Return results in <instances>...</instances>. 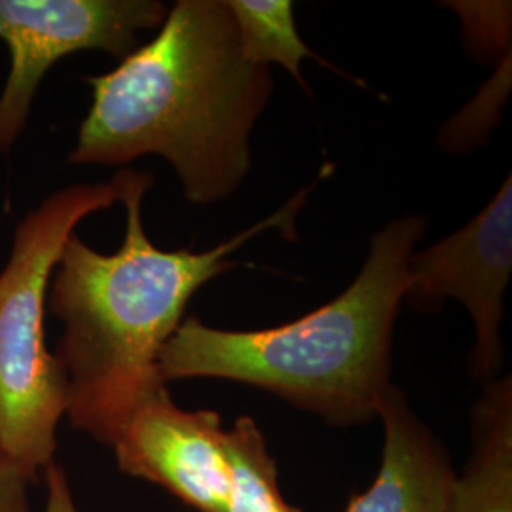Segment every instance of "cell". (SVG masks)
Segmentation results:
<instances>
[{
  "mask_svg": "<svg viewBox=\"0 0 512 512\" xmlns=\"http://www.w3.org/2000/svg\"><path fill=\"white\" fill-rule=\"evenodd\" d=\"M86 82L92 105L67 162L160 156L192 205L224 202L247 179L251 135L274 93L270 67L241 54L224 0H177L156 37Z\"/></svg>",
  "mask_w": 512,
  "mask_h": 512,
  "instance_id": "cell-1",
  "label": "cell"
},
{
  "mask_svg": "<svg viewBox=\"0 0 512 512\" xmlns=\"http://www.w3.org/2000/svg\"><path fill=\"white\" fill-rule=\"evenodd\" d=\"M126 207L120 249L105 255L74 234L55 266L48 306L63 323L55 359L67 382V418L74 429L109 444L129 412L167 387L160 353L184 321L190 298L213 277L236 268L230 256L268 230L296 239L294 222L315 184L279 211L202 253L165 251L145 230L143 200L154 177L122 169L112 179Z\"/></svg>",
  "mask_w": 512,
  "mask_h": 512,
  "instance_id": "cell-2",
  "label": "cell"
},
{
  "mask_svg": "<svg viewBox=\"0 0 512 512\" xmlns=\"http://www.w3.org/2000/svg\"><path fill=\"white\" fill-rule=\"evenodd\" d=\"M420 215L391 219L370 239L359 275L329 304L262 330L215 329L188 317L160 353L165 384L217 378L253 385L334 427L378 420L391 384L395 325L408 258L427 232Z\"/></svg>",
  "mask_w": 512,
  "mask_h": 512,
  "instance_id": "cell-3",
  "label": "cell"
},
{
  "mask_svg": "<svg viewBox=\"0 0 512 512\" xmlns=\"http://www.w3.org/2000/svg\"><path fill=\"white\" fill-rule=\"evenodd\" d=\"M118 202L114 181L55 190L19 220L0 272V458L31 482L54 463L67 382L46 348V302L55 266L82 220Z\"/></svg>",
  "mask_w": 512,
  "mask_h": 512,
  "instance_id": "cell-4",
  "label": "cell"
},
{
  "mask_svg": "<svg viewBox=\"0 0 512 512\" xmlns=\"http://www.w3.org/2000/svg\"><path fill=\"white\" fill-rule=\"evenodd\" d=\"M160 0H0V40L10 73L0 93V156L18 143L42 78L67 55L97 50L120 61L139 33L160 29Z\"/></svg>",
  "mask_w": 512,
  "mask_h": 512,
  "instance_id": "cell-5",
  "label": "cell"
},
{
  "mask_svg": "<svg viewBox=\"0 0 512 512\" xmlns=\"http://www.w3.org/2000/svg\"><path fill=\"white\" fill-rule=\"evenodd\" d=\"M511 274V175L475 219L408 258L404 302L410 310L431 315L446 300H458L469 311L475 325L469 372L478 384L503 376L501 323Z\"/></svg>",
  "mask_w": 512,
  "mask_h": 512,
  "instance_id": "cell-6",
  "label": "cell"
},
{
  "mask_svg": "<svg viewBox=\"0 0 512 512\" xmlns=\"http://www.w3.org/2000/svg\"><path fill=\"white\" fill-rule=\"evenodd\" d=\"M109 446L126 475L162 486L198 512H226L230 467L219 412L183 410L165 387L129 412Z\"/></svg>",
  "mask_w": 512,
  "mask_h": 512,
  "instance_id": "cell-7",
  "label": "cell"
},
{
  "mask_svg": "<svg viewBox=\"0 0 512 512\" xmlns=\"http://www.w3.org/2000/svg\"><path fill=\"white\" fill-rule=\"evenodd\" d=\"M384 423L380 471L346 512H450L458 473L439 437L414 414L399 385L389 384L378 404Z\"/></svg>",
  "mask_w": 512,
  "mask_h": 512,
  "instance_id": "cell-8",
  "label": "cell"
},
{
  "mask_svg": "<svg viewBox=\"0 0 512 512\" xmlns=\"http://www.w3.org/2000/svg\"><path fill=\"white\" fill-rule=\"evenodd\" d=\"M450 512H512V378L482 385L471 410V456Z\"/></svg>",
  "mask_w": 512,
  "mask_h": 512,
  "instance_id": "cell-9",
  "label": "cell"
},
{
  "mask_svg": "<svg viewBox=\"0 0 512 512\" xmlns=\"http://www.w3.org/2000/svg\"><path fill=\"white\" fill-rule=\"evenodd\" d=\"M224 4L236 23L241 54L249 63L262 67H270L272 63L281 65L306 92H310L302 74V61L306 59L342 74L351 82H357V86H365L363 80L342 73L302 40L296 29L291 0H224Z\"/></svg>",
  "mask_w": 512,
  "mask_h": 512,
  "instance_id": "cell-10",
  "label": "cell"
},
{
  "mask_svg": "<svg viewBox=\"0 0 512 512\" xmlns=\"http://www.w3.org/2000/svg\"><path fill=\"white\" fill-rule=\"evenodd\" d=\"M224 448L230 467L226 512H296L281 495L275 459L251 416L224 429Z\"/></svg>",
  "mask_w": 512,
  "mask_h": 512,
  "instance_id": "cell-11",
  "label": "cell"
},
{
  "mask_svg": "<svg viewBox=\"0 0 512 512\" xmlns=\"http://www.w3.org/2000/svg\"><path fill=\"white\" fill-rule=\"evenodd\" d=\"M511 59L512 55H507L499 61L494 76L476 93L475 99L440 129V147L456 154L484 147L495 124L501 120V109L511 92Z\"/></svg>",
  "mask_w": 512,
  "mask_h": 512,
  "instance_id": "cell-12",
  "label": "cell"
},
{
  "mask_svg": "<svg viewBox=\"0 0 512 512\" xmlns=\"http://www.w3.org/2000/svg\"><path fill=\"white\" fill-rule=\"evenodd\" d=\"M442 6L458 14L465 48L475 59L499 63L512 55L511 2L450 0Z\"/></svg>",
  "mask_w": 512,
  "mask_h": 512,
  "instance_id": "cell-13",
  "label": "cell"
},
{
  "mask_svg": "<svg viewBox=\"0 0 512 512\" xmlns=\"http://www.w3.org/2000/svg\"><path fill=\"white\" fill-rule=\"evenodd\" d=\"M31 480L14 463L0 458V512H33L29 503Z\"/></svg>",
  "mask_w": 512,
  "mask_h": 512,
  "instance_id": "cell-14",
  "label": "cell"
},
{
  "mask_svg": "<svg viewBox=\"0 0 512 512\" xmlns=\"http://www.w3.org/2000/svg\"><path fill=\"white\" fill-rule=\"evenodd\" d=\"M44 478H46L44 512H78L65 469L54 461L44 469Z\"/></svg>",
  "mask_w": 512,
  "mask_h": 512,
  "instance_id": "cell-15",
  "label": "cell"
}]
</instances>
